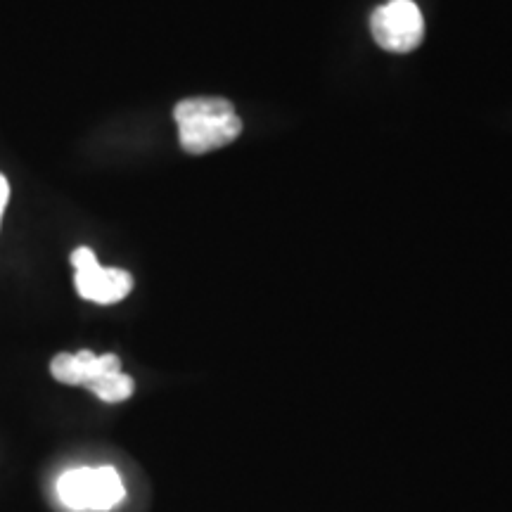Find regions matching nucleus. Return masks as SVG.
I'll use <instances>...</instances> for the list:
<instances>
[{
  "mask_svg": "<svg viewBox=\"0 0 512 512\" xmlns=\"http://www.w3.org/2000/svg\"><path fill=\"white\" fill-rule=\"evenodd\" d=\"M50 375L69 387H86L100 401L121 403L136 392L133 377L121 373V358L117 354H93L83 349L76 354H57L50 361Z\"/></svg>",
  "mask_w": 512,
  "mask_h": 512,
  "instance_id": "2",
  "label": "nucleus"
},
{
  "mask_svg": "<svg viewBox=\"0 0 512 512\" xmlns=\"http://www.w3.org/2000/svg\"><path fill=\"white\" fill-rule=\"evenodd\" d=\"M74 287L81 299L95 304H117L133 290V275L124 268L100 266L98 256L91 247H79L72 252Z\"/></svg>",
  "mask_w": 512,
  "mask_h": 512,
  "instance_id": "5",
  "label": "nucleus"
},
{
  "mask_svg": "<svg viewBox=\"0 0 512 512\" xmlns=\"http://www.w3.org/2000/svg\"><path fill=\"white\" fill-rule=\"evenodd\" d=\"M370 31L389 53H411L425 38V17L413 0H389L373 12Z\"/></svg>",
  "mask_w": 512,
  "mask_h": 512,
  "instance_id": "4",
  "label": "nucleus"
},
{
  "mask_svg": "<svg viewBox=\"0 0 512 512\" xmlns=\"http://www.w3.org/2000/svg\"><path fill=\"white\" fill-rule=\"evenodd\" d=\"M8 200H10V183H8V178L0 174V219H3L5 207H8Z\"/></svg>",
  "mask_w": 512,
  "mask_h": 512,
  "instance_id": "6",
  "label": "nucleus"
},
{
  "mask_svg": "<svg viewBox=\"0 0 512 512\" xmlns=\"http://www.w3.org/2000/svg\"><path fill=\"white\" fill-rule=\"evenodd\" d=\"M57 496L69 510L107 512L124 501L126 489L114 467H79L57 479Z\"/></svg>",
  "mask_w": 512,
  "mask_h": 512,
  "instance_id": "3",
  "label": "nucleus"
},
{
  "mask_svg": "<svg viewBox=\"0 0 512 512\" xmlns=\"http://www.w3.org/2000/svg\"><path fill=\"white\" fill-rule=\"evenodd\" d=\"M178 140L188 155H207L233 143L242 133V119L226 98H188L174 107Z\"/></svg>",
  "mask_w": 512,
  "mask_h": 512,
  "instance_id": "1",
  "label": "nucleus"
}]
</instances>
